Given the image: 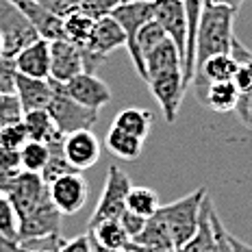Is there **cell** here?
<instances>
[{
    "mask_svg": "<svg viewBox=\"0 0 252 252\" xmlns=\"http://www.w3.org/2000/svg\"><path fill=\"white\" fill-rule=\"evenodd\" d=\"M237 11L222 4L204 2L200 26H198V39H196V63H193V74L209 57L230 52L235 41L233 24Z\"/></svg>",
    "mask_w": 252,
    "mask_h": 252,
    "instance_id": "obj_1",
    "label": "cell"
},
{
    "mask_svg": "<svg viewBox=\"0 0 252 252\" xmlns=\"http://www.w3.org/2000/svg\"><path fill=\"white\" fill-rule=\"evenodd\" d=\"M207 198V187H200L196 191L187 193V196L178 198V200L163 204L159 209V218L165 222L167 230L172 235L176 252H181L187 246V241L193 237L198 228V218H200V207Z\"/></svg>",
    "mask_w": 252,
    "mask_h": 252,
    "instance_id": "obj_2",
    "label": "cell"
},
{
    "mask_svg": "<svg viewBox=\"0 0 252 252\" xmlns=\"http://www.w3.org/2000/svg\"><path fill=\"white\" fill-rule=\"evenodd\" d=\"M52 83V100L48 104V113L52 122L57 124V130L65 137V135L78 133V130H92V126L98 122L96 109H87L78 104L74 98L67 96L63 83Z\"/></svg>",
    "mask_w": 252,
    "mask_h": 252,
    "instance_id": "obj_3",
    "label": "cell"
},
{
    "mask_svg": "<svg viewBox=\"0 0 252 252\" xmlns=\"http://www.w3.org/2000/svg\"><path fill=\"white\" fill-rule=\"evenodd\" d=\"M130 187H133L130 178L122 167L113 163L109 165L100 200H98L96 209H94L87 226H96V224L104 222V220H120V215L126 211V196H128Z\"/></svg>",
    "mask_w": 252,
    "mask_h": 252,
    "instance_id": "obj_4",
    "label": "cell"
},
{
    "mask_svg": "<svg viewBox=\"0 0 252 252\" xmlns=\"http://www.w3.org/2000/svg\"><path fill=\"white\" fill-rule=\"evenodd\" d=\"M0 37H2L7 57H15L26 46L39 39L37 31L13 0H0Z\"/></svg>",
    "mask_w": 252,
    "mask_h": 252,
    "instance_id": "obj_5",
    "label": "cell"
},
{
    "mask_svg": "<svg viewBox=\"0 0 252 252\" xmlns=\"http://www.w3.org/2000/svg\"><path fill=\"white\" fill-rule=\"evenodd\" d=\"M126 48V35L122 31L120 22L113 18V15H104V18L96 20V26H94V33L89 44L83 50V59H85V72H92L96 74L98 65L107 59L109 52H113L115 48Z\"/></svg>",
    "mask_w": 252,
    "mask_h": 252,
    "instance_id": "obj_6",
    "label": "cell"
},
{
    "mask_svg": "<svg viewBox=\"0 0 252 252\" xmlns=\"http://www.w3.org/2000/svg\"><path fill=\"white\" fill-rule=\"evenodd\" d=\"M61 211L55 207L48 189L41 196V200L31 209L18 222V239H33V237H46V235H59L61 233Z\"/></svg>",
    "mask_w": 252,
    "mask_h": 252,
    "instance_id": "obj_7",
    "label": "cell"
},
{
    "mask_svg": "<svg viewBox=\"0 0 252 252\" xmlns=\"http://www.w3.org/2000/svg\"><path fill=\"white\" fill-rule=\"evenodd\" d=\"M48 193L63 215H74L85 207L89 198V185L83 172H67L48 183Z\"/></svg>",
    "mask_w": 252,
    "mask_h": 252,
    "instance_id": "obj_8",
    "label": "cell"
},
{
    "mask_svg": "<svg viewBox=\"0 0 252 252\" xmlns=\"http://www.w3.org/2000/svg\"><path fill=\"white\" fill-rule=\"evenodd\" d=\"M46 189H48V185H46V181L41 178V174H33V172H24V170L20 172L18 176L2 183V191H4V196L9 198V202L13 204L18 222L26 213H31V209L41 200Z\"/></svg>",
    "mask_w": 252,
    "mask_h": 252,
    "instance_id": "obj_9",
    "label": "cell"
},
{
    "mask_svg": "<svg viewBox=\"0 0 252 252\" xmlns=\"http://www.w3.org/2000/svg\"><path fill=\"white\" fill-rule=\"evenodd\" d=\"M148 87L155 96V100L159 102L161 111H163L165 122H174L178 109H181L183 96H185L187 87L183 83V70H170V72H161V74L150 76Z\"/></svg>",
    "mask_w": 252,
    "mask_h": 252,
    "instance_id": "obj_10",
    "label": "cell"
},
{
    "mask_svg": "<svg viewBox=\"0 0 252 252\" xmlns=\"http://www.w3.org/2000/svg\"><path fill=\"white\" fill-rule=\"evenodd\" d=\"M155 20L161 24L165 35L176 46L178 55L183 59V70H185V57H187V15L185 4L181 0H157Z\"/></svg>",
    "mask_w": 252,
    "mask_h": 252,
    "instance_id": "obj_11",
    "label": "cell"
},
{
    "mask_svg": "<svg viewBox=\"0 0 252 252\" xmlns=\"http://www.w3.org/2000/svg\"><path fill=\"white\" fill-rule=\"evenodd\" d=\"M155 7L157 2H122L111 13L126 35V50L133 63L137 59V35L150 20H155Z\"/></svg>",
    "mask_w": 252,
    "mask_h": 252,
    "instance_id": "obj_12",
    "label": "cell"
},
{
    "mask_svg": "<svg viewBox=\"0 0 252 252\" xmlns=\"http://www.w3.org/2000/svg\"><path fill=\"white\" fill-rule=\"evenodd\" d=\"M85 72L83 50L67 39L50 41V81L67 83Z\"/></svg>",
    "mask_w": 252,
    "mask_h": 252,
    "instance_id": "obj_13",
    "label": "cell"
},
{
    "mask_svg": "<svg viewBox=\"0 0 252 252\" xmlns=\"http://www.w3.org/2000/svg\"><path fill=\"white\" fill-rule=\"evenodd\" d=\"M67 96L74 98L78 104L87 109H96L100 111L104 104L111 102V89L102 81L100 76L92 74V72H83V74L74 76L72 81L63 83Z\"/></svg>",
    "mask_w": 252,
    "mask_h": 252,
    "instance_id": "obj_14",
    "label": "cell"
},
{
    "mask_svg": "<svg viewBox=\"0 0 252 252\" xmlns=\"http://www.w3.org/2000/svg\"><path fill=\"white\" fill-rule=\"evenodd\" d=\"M63 152L65 159L76 172L89 170L100 159V141L92 130H78V133L63 137Z\"/></svg>",
    "mask_w": 252,
    "mask_h": 252,
    "instance_id": "obj_15",
    "label": "cell"
},
{
    "mask_svg": "<svg viewBox=\"0 0 252 252\" xmlns=\"http://www.w3.org/2000/svg\"><path fill=\"white\" fill-rule=\"evenodd\" d=\"M13 2L29 18V22L33 24V29L37 31V35L41 39H48V41L63 39V18L50 13L48 9L41 7L35 0H13Z\"/></svg>",
    "mask_w": 252,
    "mask_h": 252,
    "instance_id": "obj_16",
    "label": "cell"
},
{
    "mask_svg": "<svg viewBox=\"0 0 252 252\" xmlns=\"http://www.w3.org/2000/svg\"><path fill=\"white\" fill-rule=\"evenodd\" d=\"M18 72L33 78H50V41L37 39L13 57Z\"/></svg>",
    "mask_w": 252,
    "mask_h": 252,
    "instance_id": "obj_17",
    "label": "cell"
},
{
    "mask_svg": "<svg viewBox=\"0 0 252 252\" xmlns=\"http://www.w3.org/2000/svg\"><path fill=\"white\" fill-rule=\"evenodd\" d=\"M15 94H18L22 109L26 113V111H37V109H48L55 92H52L50 78H33V76L18 74Z\"/></svg>",
    "mask_w": 252,
    "mask_h": 252,
    "instance_id": "obj_18",
    "label": "cell"
},
{
    "mask_svg": "<svg viewBox=\"0 0 252 252\" xmlns=\"http://www.w3.org/2000/svg\"><path fill=\"white\" fill-rule=\"evenodd\" d=\"M211 213H213V202L207 193V198H204L200 207L196 233H193V237L187 241V246L181 252H218V237H215V230H213Z\"/></svg>",
    "mask_w": 252,
    "mask_h": 252,
    "instance_id": "obj_19",
    "label": "cell"
},
{
    "mask_svg": "<svg viewBox=\"0 0 252 252\" xmlns=\"http://www.w3.org/2000/svg\"><path fill=\"white\" fill-rule=\"evenodd\" d=\"M170 70H183V59L178 55L176 46L172 44V39L167 37L163 44H159L155 50L146 57V81L155 74Z\"/></svg>",
    "mask_w": 252,
    "mask_h": 252,
    "instance_id": "obj_20",
    "label": "cell"
},
{
    "mask_svg": "<svg viewBox=\"0 0 252 252\" xmlns=\"http://www.w3.org/2000/svg\"><path fill=\"white\" fill-rule=\"evenodd\" d=\"M24 128L26 135H29L31 141H44V144H50V141L63 137V135L57 130V124L52 122L48 109H37V111H26L24 118Z\"/></svg>",
    "mask_w": 252,
    "mask_h": 252,
    "instance_id": "obj_21",
    "label": "cell"
},
{
    "mask_svg": "<svg viewBox=\"0 0 252 252\" xmlns=\"http://www.w3.org/2000/svg\"><path fill=\"white\" fill-rule=\"evenodd\" d=\"M87 235L92 239H96L100 246H104V248L115 250V252L126 250L130 244V237L122 228L120 220H104V222L96 224V226H87Z\"/></svg>",
    "mask_w": 252,
    "mask_h": 252,
    "instance_id": "obj_22",
    "label": "cell"
},
{
    "mask_svg": "<svg viewBox=\"0 0 252 252\" xmlns=\"http://www.w3.org/2000/svg\"><path fill=\"white\" fill-rule=\"evenodd\" d=\"M237 100H239V89L233 81L211 83V85L207 87V92H204V96H202V102L207 104L209 109L218 111V113L235 111Z\"/></svg>",
    "mask_w": 252,
    "mask_h": 252,
    "instance_id": "obj_23",
    "label": "cell"
},
{
    "mask_svg": "<svg viewBox=\"0 0 252 252\" xmlns=\"http://www.w3.org/2000/svg\"><path fill=\"white\" fill-rule=\"evenodd\" d=\"M133 244L146 246V248L159 250V252H176L172 235H170V230H167L165 222L159 218V213H155L152 218H148L144 233H141L137 239H133Z\"/></svg>",
    "mask_w": 252,
    "mask_h": 252,
    "instance_id": "obj_24",
    "label": "cell"
},
{
    "mask_svg": "<svg viewBox=\"0 0 252 252\" xmlns=\"http://www.w3.org/2000/svg\"><path fill=\"white\" fill-rule=\"evenodd\" d=\"M104 146L109 148V152H113L120 159H137L144 148V139L135 137V135L126 133V130L118 128L115 124H111V128L107 130V137H104Z\"/></svg>",
    "mask_w": 252,
    "mask_h": 252,
    "instance_id": "obj_25",
    "label": "cell"
},
{
    "mask_svg": "<svg viewBox=\"0 0 252 252\" xmlns=\"http://www.w3.org/2000/svg\"><path fill=\"white\" fill-rule=\"evenodd\" d=\"M94 26H96V18H92L89 13L78 9L67 18H63V39L76 44L78 48H85L89 39H92Z\"/></svg>",
    "mask_w": 252,
    "mask_h": 252,
    "instance_id": "obj_26",
    "label": "cell"
},
{
    "mask_svg": "<svg viewBox=\"0 0 252 252\" xmlns=\"http://www.w3.org/2000/svg\"><path fill=\"white\" fill-rule=\"evenodd\" d=\"M113 124L118 128L126 130V133L135 135L139 139H146L152 128V115L146 111V109H139V107H126L122 109L118 115H115Z\"/></svg>",
    "mask_w": 252,
    "mask_h": 252,
    "instance_id": "obj_27",
    "label": "cell"
},
{
    "mask_svg": "<svg viewBox=\"0 0 252 252\" xmlns=\"http://www.w3.org/2000/svg\"><path fill=\"white\" fill-rule=\"evenodd\" d=\"M126 209L148 220L161 209L159 193L150 187H130L128 196H126Z\"/></svg>",
    "mask_w": 252,
    "mask_h": 252,
    "instance_id": "obj_28",
    "label": "cell"
},
{
    "mask_svg": "<svg viewBox=\"0 0 252 252\" xmlns=\"http://www.w3.org/2000/svg\"><path fill=\"white\" fill-rule=\"evenodd\" d=\"M50 148L44 141H26L20 148V161H22L24 172H33V174H41L46 163H48Z\"/></svg>",
    "mask_w": 252,
    "mask_h": 252,
    "instance_id": "obj_29",
    "label": "cell"
},
{
    "mask_svg": "<svg viewBox=\"0 0 252 252\" xmlns=\"http://www.w3.org/2000/svg\"><path fill=\"white\" fill-rule=\"evenodd\" d=\"M48 148H50L48 163H46L44 172H41V178L46 181V185H48L50 181H55L57 176H61V174H67V172H76L74 167L70 165V161L65 159V152H63V137L50 141Z\"/></svg>",
    "mask_w": 252,
    "mask_h": 252,
    "instance_id": "obj_30",
    "label": "cell"
},
{
    "mask_svg": "<svg viewBox=\"0 0 252 252\" xmlns=\"http://www.w3.org/2000/svg\"><path fill=\"white\" fill-rule=\"evenodd\" d=\"M0 235L9 239H18V215L9 198L0 196Z\"/></svg>",
    "mask_w": 252,
    "mask_h": 252,
    "instance_id": "obj_31",
    "label": "cell"
},
{
    "mask_svg": "<svg viewBox=\"0 0 252 252\" xmlns=\"http://www.w3.org/2000/svg\"><path fill=\"white\" fill-rule=\"evenodd\" d=\"M24 118V109L20 102L18 94H0V120L4 124H15L22 122Z\"/></svg>",
    "mask_w": 252,
    "mask_h": 252,
    "instance_id": "obj_32",
    "label": "cell"
},
{
    "mask_svg": "<svg viewBox=\"0 0 252 252\" xmlns=\"http://www.w3.org/2000/svg\"><path fill=\"white\" fill-rule=\"evenodd\" d=\"M29 141V135H26L24 122H15V124H7L0 133V148L7 150H20L22 146Z\"/></svg>",
    "mask_w": 252,
    "mask_h": 252,
    "instance_id": "obj_33",
    "label": "cell"
},
{
    "mask_svg": "<svg viewBox=\"0 0 252 252\" xmlns=\"http://www.w3.org/2000/svg\"><path fill=\"white\" fill-rule=\"evenodd\" d=\"M22 172V161H20V150L0 148V183H7L9 178L18 176Z\"/></svg>",
    "mask_w": 252,
    "mask_h": 252,
    "instance_id": "obj_34",
    "label": "cell"
},
{
    "mask_svg": "<svg viewBox=\"0 0 252 252\" xmlns=\"http://www.w3.org/2000/svg\"><path fill=\"white\" fill-rule=\"evenodd\" d=\"M18 65L13 57L2 55L0 57V94H13L15 81H18Z\"/></svg>",
    "mask_w": 252,
    "mask_h": 252,
    "instance_id": "obj_35",
    "label": "cell"
},
{
    "mask_svg": "<svg viewBox=\"0 0 252 252\" xmlns=\"http://www.w3.org/2000/svg\"><path fill=\"white\" fill-rule=\"evenodd\" d=\"M122 2L124 0H83L81 11H85L92 18L98 20V18H104V15H111Z\"/></svg>",
    "mask_w": 252,
    "mask_h": 252,
    "instance_id": "obj_36",
    "label": "cell"
},
{
    "mask_svg": "<svg viewBox=\"0 0 252 252\" xmlns=\"http://www.w3.org/2000/svg\"><path fill=\"white\" fill-rule=\"evenodd\" d=\"M146 222H148V220H146V218H141L139 213L128 211V209H126V211H124L122 215H120V224H122V228L126 230V235H128V237H130V241H133V239H137L139 235L144 233Z\"/></svg>",
    "mask_w": 252,
    "mask_h": 252,
    "instance_id": "obj_37",
    "label": "cell"
},
{
    "mask_svg": "<svg viewBox=\"0 0 252 252\" xmlns=\"http://www.w3.org/2000/svg\"><path fill=\"white\" fill-rule=\"evenodd\" d=\"M41 7H46L50 13L59 15V18H67L70 13H74L81 9L83 0H35Z\"/></svg>",
    "mask_w": 252,
    "mask_h": 252,
    "instance_id": "obj_38",
    "label": "cell"
},
{
    "mask_svg": "<svg viewBox=\"0 0 252 252\" xmlns=\"http://www.w3.org/2000/svg\"><path fill=\"white\" fill-rule=\"evenodd\" d=\"M211 222H213V230H215V237H218V252H233V246L228 241V230L224 228L222 220L218 218V213H211Z\"/></svg>",
    "mask_w": 252,
    "mask_h": 252,
    "instance_id": "obj_39",
    "label": "cell"
},
{
    "mask_svg": "<svg viewBox=\"0 0 252 252\" xmlns=\"http://www.w3.org/2000/svg\"><path fill=\"white\" fill-rule=\"evenodd\" d=\"M235 113L239 115V120L244 122L248 128H252V92L250 94H241L237 107H235Z\"/></svg>",
    "mask_w": 252,
    "mask_h": 252,
    "instance_id": "obj_40",
    "label": "cell"
},
{
    "mask_svg": "<svg viewBox=\"0 0 252 252\" xmlns=\"http://www.w3.org/2000/svg\"><path fill=\"white\" fill-rule=\"evenodd\" d=\"M59 252H92L87 233L85 235H78V237H74V239H65V244L61 246Z\"/></svg>",
    "mask_w": 252,
    "mask_h": 252,
    "instance_id": "obj_41",
    "label": "cell"
},
{
    "mask_svg": "<svg viewBox=\"0 0 252 252\" xmlns=\"http://www.w3.org/2000/svg\"><path fill=\"white\" fill-rule=\"evenodd\" d=\"M0 252H29L20 239H9L0 235Z\"/></svg>",
    "mask_w": 252,
    "mask_h": 252,
    "instance_id": "obj_42",
    "label": "cell"
},
{
    "mask_svg": "<svg viewBox=\"0 0 252 252\" xmlns=\"http://www.w3.org/2000/svg\"><path fill=\"white\" fill-rule=\"evenodd\" d=\"M228 241H230V246H233V252H252V246L241 241L239 237H235L233 233H228Z\"/></svg>",
    "mask_w": 252,
    "mask_h": 252,
    "instance_id": "obj_43",
    "label": "cell"
},
{
    "mask_svg": "<svg viewBox=\"0 0 252 252\" xmlns=\"http://www.w3.org/2000/svg\"><path fill=\"white\" fill-rule=\"evenodd\" d=\"M204 2L222 4V7H228V9H233V11H239V7L246 2V0H204Z\"/></svg>",
    "mask_w": 252,
    "mask_h": 252,
    "instance_id": "obj_44",
    "label": "cell"
},
{
    "mask_svg": "<svg viewBox=\"0 0 252 252\" xmlns=\"http://www.w3.org/2000/svg\"><path fill=\"white\" fill-rule=\"evenodd\" d=\"M87 237H89V235H87ZM89 246H92V252H115V250L104 248V246H100L96 239H92V237H89Z\"/></svg>",
    "mask_w": 252,
    "mask_h": 252,
    "instance_id": "obj_45",
    "label": "cell"
},
{
    "mask_svg": "<svg viewBox=\"0 0 252 252\" xmlns=\"http://www.w3.org/2000/svg\"><path fill=\"white\" fill-rule=\"evenodd\" d=\"M124 2H157V0H124Z\"/></svg>",
    "mask_w": 252,
    "mask_h": 252,
    "instance_id": "obj_46",
    "label": "cell"
},
{
    "mask_svg": "<svg viewBox=\"0 0 252 252\" xmlns=\"http://www.w3.org/2000/svg\"><path fill=\"white\" fill-rule=\"evenodd\" d=\"M4 55V44H2V37H0V57Z\"/></svg>",
    "mask_w": 252,
    "mask_h": 252,
    "instance_id": "obj_47",
    "label": "cell"
},
{
    "mask_svg": "<svg viewBox=\"0 0 252 252\" xmlns=\"http://www.w3.org/2000/svg\"><path fill=\"white\" fill-rule=\"evenodd\" d=\"M4 126H7V124H4L2 120H0V133H2V128H4Z\"/></svg>",
    "mask_w": 252,
    "mask_h": 252,
    "instance_id": "obj_48",
    "label": "cell"
},
{
    "mask_svg": "<svg viewBox=\"0 0 252 252\" xmlns=\"http://www.w3.org/2000/svg\"><path fill=\"white\" fill-rule=\"evenodd\" d=\"M2 193H4V191H2V183H0V196H2Z\"/></svg>",
    "mask_w": 252,
    "mask_h": 252,
    "instance_id": "obj_49",
    "label": "cell"
},
{
    "mask_svg": "<svg viewBox=\"0 0 252 252\" xmlns=\"http://www.w3.org/2000/svg\"><path fill=\"white\" fill-rule=\"evenodd\" d=\"M29 252H46V250H29Z\"/></svg>",
    "mask_w": 252,
    "mask_h": 252,
    "instance_id": "obj_50",
    "label": "cell"
},
{
    "mask_svg": "<svg viewBox=\"0 0 252 252\" xmlns=\"http://www.w3.org/2000/svg\"><path fill=\"white\" fill-rule=\"evenodd\" d=\"M181 2H187V0H181Z\"/></svg>",
    "mask_w": 252,
    "mask_h": 252,
    "instance_id": "obj_51",
    "label": "cell"
}]
</instances>
